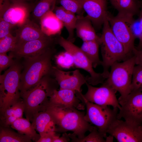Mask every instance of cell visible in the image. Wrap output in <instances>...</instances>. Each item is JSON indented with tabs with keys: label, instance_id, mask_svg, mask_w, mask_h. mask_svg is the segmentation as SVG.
<instances>
[{
	"label": "cell",
	"instance_id": "b9f144b4",
	"mask_svg": "<svg viewBox=\"0 0 142 142\" xmlns=\"http://www.w3.org/2000/svg\"><path fill=\"white\" fill-rule=\"evenodd\" d=\"M113 136L110 135L109 136H107L105 138L106 142H113Z\"/></svg>",
	"mask_w": 142,
	"mask_h": 142
},
{
	"label": "cell",
	"instance_id": "4dcf8cb0",
	"mask_svg": "<svg viewBox=\"0 0 142 142\" xmlns=\"http://www.w3.org/2000/svg\"><path fill=\"white\" fill-rule=\"evenodd\" d=\"M16 44V38L15 36L10 34L0 39V53H5L13 51Z\"/></svg>",
	"mask_w": 142,
	"mask_h": 142
},
{
	"label": "cell",
	"instance_id": "ee69618b",
	"mask_svg": "<svg viewBox=\"0 0 142 142\" xmlns=\"http://www.w3.org/2000/svg\"><path fill=\"white\" fill-rule=\"evenodd\" d=\"M141 127H142V123H141Z\"/></svg>",
	"mask_w": 142,
	"mask_h": 142
},
{
	"label": "cell",
	"instance_id": "1f68e13d",
	"mask_svg": "<svg viewBox=\"0 0 142 142\" xmlns=\"http://www.w3.org/2000/svg\"><path fill=\"white\" fill-rule=\"evenodd\" d=\"M142 86V66L137 65L135 66L133 70L131 91L140 89Z\"/></svg>",
	"mask_w": 142,
	"mask_h": 142
},
{
	"label": "cell",
	"instance_id": "4fadbf2b",
	"mask_svg": "<svg viewBox=\"0 0 142 142\" xmlns=\"http://www.w3.org/2000/svg\"><path fill=\"white\" fill-rule=\"evenodd\" d=\"M56 43V38L47 36L16 45L10 53L17 59L32 57L54 47Z\"/></svg>",
	"mask_w": 142,
	"mask_h": 142
},
{
	"label": "cell",
	"instance_id": "60d3db41",
	"mask_svg": "<svg viewBox=\"0 0 142 142\" xmlns=\"http://www.w3.org/2000/svg\"><path fill=\"white\" fill-rule=\"evenodd\" d=\"M14 3H22L33 5L34 3L33 2L35 0H10Z\"/></svg>",
	"mask_w": 142,
	"mask_h": 142
},
{
	"label": "cell",
	"instance_id": "e575fe53",
	"mask_svg": "<svg viewBox=\"0 0 142 142\" xmlns=\"http://www.w3.org/2000/svg\"><path fill=\"white\" fill-rule=\"evenodd\" d=\"M13 27L11 24L0 17V39L11 34V31Z\"/></svg>",
	"mask_w": 142,
	"mask_h": 142
},
{
	"label": "cell",
	"instance_id": "5bb4252c",
	"mask_svg": "<svg viewBox=\"0 0 142 142\" xmlns=\"http://www.w3.org/2000/svg\"><path fill=\"white\" fill-rule=\"evenodd\" d=\"M53 75L61 89L80 92L82 86L87 82V77L78 69L66 72L53 67Z\"/></svg>",
	"mask_w": 142,
	"mask_h": 142
},
{
	"label": "cell",
	"instance_id": "83f0119b",
	"mask_svg": "<svg viewBox=\"0 0 142 142\" xmlns=\"http://www.w3.org/2000/svg\"><path fill=\"white\" fill-rule=\"evenodd\" d=\"M32 141L28 136L16 132L9 126H0V142H32Z\"/></svg>",
	"mask_w": 142,
	"mask_h": 142
},
{
	"label": "cell",
	"instance_id": "5b68a950",
	"mask_svg": "<svg viewBox=\"0 0 142 142\" xmlns=\"http://www.w3.org/2000/svg\"><path fill=\"white\" fill-rule=\"evenodd\" d=\"M22 67L16 62L0 76V113L21 99L19 84Z\"/></svg>",
	"mask_w": 142,
	"mask_h": 142
},
{
	"label": "cell",
	"instance_id": "74e56055",
	"mask_svg": "<svg viewBox=\"0 0 142 142\" xmlns=\"http://www.w3.org/2000/svg\"><path fill=\"white\" fill-rule=\"evenodd\" d=\"M12 3L10 0H0V16L9 7Z\"/></svg>",
	"mask_w": 142,
	"mask_h": 142
},
{
	"label": "cell",
	"instance_id": "7c38bea8",
	"mask_svg": "<svg viewBox=\"0 0 142 142\" xmlns=\"http://www.w3.org/2000/svg\"><path fill=\"white\" fill-rule=\"evenodd\" d=\"M119 142H142L141 125L133 124L116 119L111 124L107 131Z\"/></svg>",
	"mask_w": 142,
	"mask_h": 142
},
{
	"label": "cell",
	"instance_id": "3957f363",
	"mask_svg": "<svg viewBox=\"0 0 142 142\" xmlns=\"http://www.w3.org/2000/svg\"><path fill=\"white\" fill-rule=\"evenodd\" d=\"M50 76L44 77L35 86L20 94L24 113L26 118L31 121L37 113L45 110L50 97L57 89L58 83Z\"/></svg>",
	"mask_w": 142,
	"mask_h": 142
},
{
	"label": "cell",
	"instance_id": "9c48e42d",
	"mask_svg": "<svg viewBox=\"0 0 142 142\" xmlns=\"http://www.w3.org/2000/svg\"><path fill=\"white\" fill-rule=\"evenodd\" d=\"M83 103L86 108L84 117L85 120L94 125L106 138L109 127L117 119L119 109H111L109 106H100L86 101Z\"/></svg>",
	"mask_w": 142,
	"mask_h": 142
},
{
	"label": "cell",
	"instance_id": "7402d4cb",
	"mask_svg": "<svg viewBox=\"0 0 142 142\" xmlns=\"http://www.w3.org/2000/svg\"><path fill=\"white\" fill-rule=\"evenodd\" d=\"M32 125L40 136L46 133L55 132V126L50 114L46 110L37 113L33 117Z\"/></svg>",
	"mask_w": 142,
	"mask_h": 142
},
{
	"label": "cell",
	"instance_id": "7bdbcfd3",
	"mask_svg": "<svg viewBox=\"0 0 142 142\" xmlns=\"http://www.w3.org/2000/svg\"><path fill=\"white\" fill-rule=\"evenodd\" d=\"M140 89L142 91V86L141 87Z\"/></svg>",
	"mask_w": 142,
	"mask_h": 142
},
{
	"label": "cell",
	"instance_id": "4316f807",
	"mask_svg": "<svg viewBox=\"0 0 142 142\" xmlns=\"http://www.w3.org/2000/svg\"><path fill=\"white\" fill-rule=\"evenodd\" d=\"M118 12L138 15L140 10L141 0H109Z\"/></svg>",
	"mask_w": 142,
	"mask_h": 142
},
{
	"label": "cell",
	"instance_id": "8fae6325",
	"mask_svg": "<svg viewBox=\"0 0 142 142\" xmlns=\"http://www.w3.org/2000/svg\"><path fill=\"white\" fill-rule=\"evenodd\" d=\"M121 107L117 118H123L129 123L141 125L142 122V91H131L125 99L118 100Z\"/></svg>",
	"mask_w": 142,
	"mask_h": 142
},
{
	"label": "cell",
	"instance_id": "9a60e30c",
	"mask_svg": "<svg viewBox=\"0 0 142 142\" xmlns=\"http://www.w3.org/2000/svg\"><path fill=\"white\" fill-rule=\"evenodd\" d=\"M87 16L91 21L95 29L103 26L108 13L106 0H77Z\"/></svg>",
	"mask_w": 142,
	"mask_h": 142
},
{
	"label": "cell",
	"instance_id": "d4e9b609",
	"mask_svg": "<svg viewBox=\"0 0 142 142\" xmlns=\"http://www.w3.org/2000/svg\"><path fill=\"white\" fill-rule=\"evenodd\" d=\"M99 40L83 42L80 49L92 63L93 68L102 64L99 56Z\"/></svg>",
	"mask_w": 142,
	"mask_h": 142
},
{
	"label": "cell",
	"instance_id": "2e32d148",
	"mask_svg": "<svg viewBox=\"0 0 142 142\" xmlns=\"http://www.w3.org/2000/svg\"><path fill=\"white\" fill-rule=\"evenodd\" d=\"M48 103L60 108H75L80 110L85 108V104L77 96L76 92L67 89L54 90Z\"/></svg>",
	"mask_w": 142,
	"mask_h": 142
},
{
	"label": "cell",
	"instance_id": "f546056e",
	"mask_svg": "<svg viewBox=\"0 0 142 142\" xmlns=\"http://www.w3.org/2000/svg\"><path fill=\"white\" fill-rule=\"evenodd\" d=\"M63 8L77 15H83L84 12L80 4L77 0H58Z\"/></svg>",
	"mask_w": 142,
	"mask_h": 142
},
{
	"label": "cell",
	"instance_id": "277c9868",
	"mask_svg": "<svg viewBox=\"0 0 142 142\" xmlns=\"http://www.w3.org/2000/svg\"><path fill=\"white\" fill-rule=\"evenodd\" d=\"M100 46L102 59L101 65L103 69L102 73L106 79L109 74V69L113 64L124 61L130 57L113 33L107 18L104 20L102 34L100 37Z\"/></svg>",
	"mask_w": 142,
	"mask_h": 142
},
{
	"label": "cell",
	"instance_id": "484cf974",
	"mask_svg": "<svg viewBox=\"0 0 142 142\" xmlns=\"http://www.w3.org/2000/svg\"><path fill=\"white\" fill-rule=\"evenodd\" d=\"M27 118H22L14 122L11 125V127L18 132L28 136L32 141L37 142L40 136L37 133Z\"/></svg>",
	"mask_w": 142,
	"mask_h": 142
},
{
	"label": "cell",
	"instance_id": "d6986e66",
	"mask_svg": "<svg viewBox=\"0 0 142 142\" xmlns=\"http://www.w3.org/2000/svg\"><path fill=\"white\" fill-rule=\"evenodd\" d=\"M75 29L77 36L83 42L93 40H99L100 37L97 36L92 22L86 16H77Z\"/></svg>",
	"mask_w": 142,
	"mask_h": 142
},
{
	"label": "cell",
	"instance_id": "cb8c5ba5",
	"mask_svg": "<svg viewBox=\"0 0 142 142\" xmlns=\"http://www.w3.org/2000/svg\"><path fill=\"white\" fill-rule=\"evenodd\" d=\"M57 0H38L33 7L30 14V18L36 23H39L41 17L51 10H53Z\"/></svg>",
	"mask_w": 142,
	"mask_h": 142
},
{
	"label": "cell",
	"instance_id": "52a82bcc",
	"mask_svg": "<svg viewBox=\"0 0 142 142\" xmlns=\"http://www.w3.org/2000/svg\"><path fill=\"white\" fill-rule=\"evenodd\" d=\"M134 15L129 13L118 12L115 16L108 13L106 17L113 33L123 46L125 52L130 57L135 48L136 39L131 29Z\"/></svg>",
	"mask_w": 142,
	"mask_h": 142
},
{
	"label": "cell",
	"instance_id": "603a6c76",
	"mask_svg": "<svg viewBox=\"0 0 142 142\" xmlns=\"http://www.w3.org/2000/svg\"><path fill=\"white\" fill-rule=\"evenodd\" d=\"M23 113L24 106L21 99L17 103L0 113L1 120H2L4 126H9L17 119L22 118Z\"/></svg>",
	"mask_w": 142,
	"mask_h": 142
},
{
	"label": "cell",
	"instance_id": "ba28073f",
	"mask_svg": "<svg viewBox=\"0 0 142 142\" xmlns=\"http://www.w3.org/2000/svg\"><path fill=\"white\" fill-rule=\"evenodd\" d=\"M56 43L59 45L72 56L75 66L88 72L90 76L87 77V82L92 85L103 83L106 80L102 73L96 72L88 58L79 48L73 43L59 36L56 38Z\"/></svg>",
	"mask_w": 142,
	"mask_h": 142
},
{
	"label": "cell",
	"instance_id": "ab89813d",
	"mask_svg": "<svg viewBox=\"0 0 142 142\" xmlns=\"http://www.w3.org/2000/svg\"><path fill=\"white\" fill-rule=\"evenodd\" d=\"M138 18L140 21V26L142 30V1L141 0L140 2V10L139 15ZM136 48L138 49H142V41L140 43H139Z\"/></svg>",
	"mask_w": 142,
	"mask_h": 142
},
{
	"label": "cell",
	"instance_id": "8992f818",
	"mask_svg": "<svg viewBox=\"0 0 142 142\" xmlns=\"http://www.w3.org/2000/svg\"><path fill=\"white\" fill-rule=\"evenodd\" d=\"M134 55L122 62H116L110 67L108 76L104 83L120 95L118 100L126 98L131 93L133 70L135 66Z\"/></svg>",
	"mask_w": 142,
	"mask_h": 142
},
{
	"label": "cell",
	"instance_id": "f1b7e54d",
	"mask_svg": "<svg viewBox=\"0 0 142 142\" xmlns=\"http://www.w3.org/2000/svg\"><path fill=\"white\" fill-rule=\"evenodd\" d=\"M90 133L87 136L81 138H78L73 133H69V135L73 142H106L104 135L94 126Z\"/></svg>",
	"mask_w": 142,
	"mask_h": 142
},
{
	"label": "cell",
	"instance_id": "30bf717a",
	"mask_svg": "<svg viewBox=\"0 0 142 142\" xmlns=\"http://www.w3.org/2000/svg\"><path fill=\"white\" fill-rule=\"evenodd\" d=\"M85 84L87 91L85 94H82L81 92H76L83 103L86 101L100 106L110 105L120 109L121 106L116 95L117 92L110 86L104 83L99 87H94L87 82Z\"/></svg>",
	"mask_w": 142,
	"mask_h": 142
},
{
	"label": "cell",
	"instance_id": "d6a6232c",
	"mask_svg": "<svg viewBox=\"0 0 142 142\" xmlns=\"http://www.w3.org/2000/svg\"><path fill=\"white\" fill-rule=\"evenodd\" d=\"M55 59L57 64L62 68H69L74 66L72 56L66 51L56 56Z\"/></svg>",
	"mask_w": 142,
	"mask_h": 142
},
{
	"label": "cell",
	"instance_id": "836d02e7",
	"mask_svg": "<svg viewBox=\"0 0 142 142\" xmlns=\"http://www.w3.org/2000/svg\"><path fill=\"white\" fill-rule=\"evenodd\" d=\"M13 55L10 53L7 55L6 53H0V71L10 67L15 62L13 59Z\"/></svg>",
	"mask_w": 142,
	"mask_h": 142
},
{
	"label": "cell",
	"instance_id": "6da1fadb",
	"mask_svg": "<svg viewBox=\"0 0 142 142\" xmlns=\"http://www.w3.org/2000/svg\"><path fill=\"white\" fill-rule=\"evenodd\" d=\"M45 110L50 114L55 126V132L65 133L71 131L79 139L90 132L94 126L85 118V113L75 108H63L48 104Z\"/></svg>",
	"mask_w": 142,
	"mask_h": 142
},
{
	"label": "cell",
	"instance_id": "8d00e7d4",
	"mask_svg": "<svg viewBox=\"0 0 142 142\" xmlns=\"http://www.w3.org/2000/svg\"><path fill=\"white\" fill-rule=\"evenodd\" d=\"M133 55L135 57L136 64L142 66V49L138 50L135 48L133 52Z\"/></svg>",
	"mask_w": 142,
	"mask_h": 142
},
{
	"label": "cell",
	"instance_id": "44dd1931",
	"mask_svg": "<svg viewBox=\"0 0 142 142\" xmlns=\"http://www.w3.org/2000/svg\"><path fill=\"white\" fill-rule=\"evenodd\" d=\"M53 11L67 31L68 36L67 39L73 43L75 40L74 32L77 16L75 14L65 9L61 6H55Z\"/></svg>",
	"mask_w": 142,
	"mask_h": 142
},
{
	"label": "cell",
	"instance_id": "f35d334b",
	"mask_svg": "<svg viewBox=\"0 0 142 142\" xmlns=\"http://www.w3.org/2000/svg\"><path fill=\"white\" fill-rule=\"evenodd\" d=\"M70 139L69 134L64 133L60 137L56 135L53 142H68L70 141Z\"/></svg>",
	"mask_w": 142,
	"mask_h": 142
},
{
	"label": "cell",
	"instance_id": "ac0fdd59",
	"mask_svg": "<svg viewBox=\"0 0 142 142\" xmlns=\"http://www.w3.org/2000/svg\"><path fill=\"white\" fill-rule=\"evenodd\" d=\"M47 36L42 31L38 24L29 18L19 26L16 31L15 36L16 38V46Z\"/></svg>",
	"mask_w": 142,
	"mask_h": 142
},
{
	"label": "cell",
	"instance_id": "e0dca14e",
	"mask_svg": "<svg viewBox=\"0 0 142 142\" xmlns=\"http://www.w3.org/2000/svg\"><path fill=\"white\" fill-rule=\"evenodd\" d=\"M33 5L22 3H12L0 16L13 27H18L30 18Z\"/></svg>",
	"mask_w": 142,
	"mask_h": 142
},
{
	"label": "cell",
	"instance_id": "ffe728a7",
	"mask_svg": "<svg viewBox=\"0 0 142 142\" xmlns=\"http://www.w3.org/2000/svg\"><path fill=\"white\" fill-rule=\"evenodd\" d=\"M50 11L41 18L40 27L43 32L48 36H53L60 33L63 25L54 13Z\"/></svg>",
	"mask_w": 142,
	"mask_h": 142
},
{
	"label": "cell",
	"instance_id": "7a4b0ae2",
	"mask_svg": "<svg viewBox=\"0 0 142 142\" xmlns=\"http://www.w3.org/2000/svg\"><path fill=\"white\" fill-rule=\"evenodd\" d=\"M55 50L54 47L35 56L25 58L20 76V94L35 86L44 77L53 74L51 60Z\"/></svg>",
	"mask_w": 142,
	"mask_h": 142
},
{
	"label": "cell",
	"instance_id": "d590c367",
	"mask_svg": "<svg viewBox=\"0 0 142 142\" xmlns=\"http://www.w3.org/2000/svg\"><path fill=\"white\" fill-rule=\"evenodd\" d=\"M55 132L51 131L46 133L40 136L37 142H53L56 135Z\"/></svg>",
	"mask_w": 142,
	"mask_h": 142
}]
</instances>
